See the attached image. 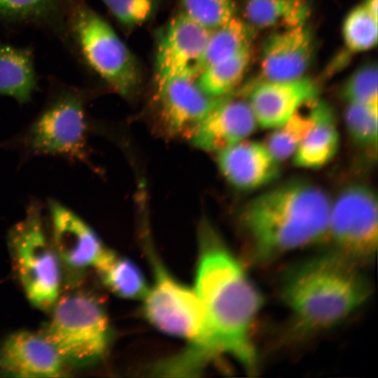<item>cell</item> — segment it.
<instances>
[{
    "mask_svg": "<svg viewBox=\"0 0 378 378\" xmlns=\"http://www.w3.org/2000/svg\"><path fill=\"white\" fill-rule=\"evenodd\" d=\"M199 240L194 290L204 309L209 352L213 358L229 356L254 373L258 361L251 331L262 295L206 220L200 225Z\"/></svg>",
    "mask_w": 378,
    "mask_h": 378,
    "instance_id": "cell-1",
    "label": "cell"
},
{
    "mask_svg": "<svg viewBox=\"0 0 378 378\" xmlns=\"http://www.w3.org/2000/svg\"><path fill=\"white\" fill-rule=\"evenodd\" d=\"M330 204L321 186L299 178L255 195L239 214L252 260L265 263L325 241Z\"/></svg>",
    "mask_w": 378,
    "mask_h": 378,
    "instance_id": "cell-2",
    "label": "cell"
},
{
    "mask_svg": "<svg viewBox=\"0 0 378 378\" xmlns=\"http://www.w3.org/2000/svg\"><path fill=\"white\" fill-rule=\"evenodd\" d=\"M371 291L360 265L332 249L289 267L279 286L281 299L302 333L343 322L366 302Z\"/></svg>",
    "mask_w": 378,
    "mask_h": 378,
    "instance_id": "cell-3",
    "label": "cell"
},
{
    "mask_svg": "<svg viewBox=\"0 0 378 378\" xmlns=\"http://www.w3.org/2000/svg\"><path fill=\"white\" fill-rule=\"evenodd\" d=\"M61 40L112 90L132 96L140 83L136 59L111 24L84 0H74Z\"/></svg>",
    "mask_w": 378,
    "mask_h": 378,
    "instance_id": "cell-4",
    "label": "cell"
},
{
    "mask_svg": "<svg viewBox=\"0 0 378 378\" xmlns=\"http://www.w3.org/2000/svg\"><path fill=\"white\" fill-rule=\"evenodd\" d=\"M85 98L82 90L51 80L41 110L22 132L10 140V146L24 156L85 160L88 132Z\"/></svg>",
    "mask_w": 378,
    "mask_h": 378,
    "instance_id": "cell-5",
    "label": "cell"
},
{
    "mask_svg": "<svg viewBox=\"0 0 378 378\" xmlns=\"http://www.w3.org/2000/svg\"><path fill=\"white\" fill-rule=\"evenodd\" d=\"M45 337L64 361L88 365L106 354L111 340L108 318L97 300L84 293L58 298Z\"/></svg>",
    "mask_w": 378,
    "mask_h": 378,
    "instance_id": "cell-6",
    "label": "cell"
},
{
    "mask_svg": "<svg viewBox=\"0 0 378 378\" xmlns=\"http://www.w3.org/2000/svg\"><path fill=\"white\" fill-rule=\"evenodd\" d=\"M14 265L28 300L42 309L59 298L61 261L44 230L41 208L31 201L23 220L9 234Z\"/></svg>",
    "mask_w": 378,
    "mask_h": 378,
    "instance_id": "cell-7",
    "label": "cell"
},
{
    "mask_svg": "<svg viewBox=\"0 0 378 378\" xmlns=\"http://www.w3.org/2000/svg\"><path fill=\"white\" fill-rule=\"evenodd\" d=\"M326 240L332 250L360 266L372 260L377 248L378 202L370 186L350 183L331 199Z\"/></svg>",
    "mask_w": 378,
    "mask_h": 378,
    "instance_id": "cell-8",
    "label": "cell"
},
{
    "mask_svg": "<svg viewBox=\"0 0 378 378\" xmlns=\"http://www.w3.org/2000/svg\"><path fill=\"white\" fill-rule=\"evenodd\" d=\"M143 299L144 314L155 328L188 340V346L210 358L204 309L194 289L155 264L153 284Z\"/></svg>",
    "mask_w": 378,
    "mask_h": 378,
    "instance_id": "cell-9",
    "label": "cell"
},
{
    "mask_svg": "<svg viewBox=\"0 0 378 378\" xmlns=\"http://www.w3.org/2000/svg\"><path fill=\"white\" fill-rule=\"evenodd\" d=\"M210 31L182 13L169 21L156 48V87L174 78H197L202 69Z\"/></svg>",
    "mask_w": 378,
    "mask_h": 378,
    "instance_id": "cell-10",
    "label": "cell"
},
{
    "mask_svg": "<svg viewBox=\"0 0 378 378\" xmlns=\"http://www.w3.org/2000/svg\"><path fill=\"white\" fill-rule=\"evenodd\" d=\"M320 87L307 76L288 80H258L242 91L258 126L272 130L307 103L318 97Z\"/></svg>",
    "mask_w": 378,
    "mask_h": 378,
    "instance_id": "cell-11",
    "label": "cell"
},
{
    "mask_svg": "<svg viewBox=\"0 0 378 378\" xmlns=\"http://www.w3.org/2000/svg\"><path fill=\"white\" fill-rule=\"evenodd\" d=\"M315 52V38L307 23L276 29L262 46L258 80H288L305 76Z\"/></svg>",
    "mask_w": 378,
    "mask_h": 378,
    "instance_id": "cell-12",
    "label": "cell"
},
{
    "mask_svg": "<svg viewBox=\"0 0 378 378\" xmlns=\"http://www.w3.org/2000/svg\"><path fill=\"white\" fill-rule=\"evenodd\" d=\"M222 97L189 132L190 142L207 152H218L253 134L258 127L244 96Z\"/></svg>",
    "mask_w": 378,
    "mask_h": 378,
    "instance_id": "cell-13",
    "label": "cell"
},
{
    "mask_svg": "<svg viewBox=\"0 0 378 378\" xmlns=\"http://www.w3.org/2000/svg\"><path fill=\"white\" fill-rule=\"evenodd\" d=\"M52 243L61 261L74 270L94 267L105 251L97 233L79 216L55 200L48 201Z\"/></svg>",
    "mask_w": 378,
    "mask_h": 378,
    "instance_id": "cell-14",
    "label": "cell"
},
{
    "mask_svg": "<svg viewBox=\"0 0 378 378\" xmlns=\"http://www.w3.org/2000/svg\"><path fill=\"white\" fill-rule=\"evenodd\" d=\"M218 169L232 187L253 191L277 179L281 163L265 142L244 139L216 153Z\"/></svg>",
    "mask_w": 378,
    "mask_h": 378,
    "instance_id": "cell-15",
    "label": "cell"
},
{
    "mask_svg": "<svg viewBox=\"0 0 378 378\" xmlns=\"http://www.w3.org/2000/svg\"><path fill=\"white\" fill-rule=\"evenodd\" d=\"M64 360L45 335L21 330L0 347V372L20 377H58Z\"/></svg>",
    "mask_w": 378,
    "mask_h": 378,
    "instance_id": "cell-16",
    "label": "cell"
},
{
    "mask_svg": "<svg viewBox=\"0 0 378 378\" xmlns=\"http://www.w3.org/2000/svg\"><path fill=\"white\" fill-rule=\"evenodd\" d=\"M156 89L161 117L174 134L189 133L220 99L206 94L194 78H174Z\"/></svg>",
    "mask_w": 378,
    "mask_h": 378,
    "instance_id": "cell-17",
    "label": "cell"
},
{
    "mask_svg": "<svg viewBox=\"0 0 378 378\" xmlns=\"http://www.w3.org/2000/svg\"><path fill=\"white\" fill-rule=\"evenodd\" d=\"M340 144V131L334 110L327 102L318 99L315 124L291 159L297 167L320 169L333 160Z\"/></svg>",
    "mask_w": 378,
    "mask_h": 378,
    "instance_id": "cell-18",
    "label": "cell"
},
{
    "mask_svg": "<svg viewBox=\"0 0 378 378\" xmlns=\"http://www.w3.org/2000/svg\"><path fill=\"white\" fill-rule=\"evenodd\" d=\"M74 0H0V28L34 27L61 36Z\"/></svg>",
    "mask_w": 378,
    "mask_h": 378,
    "instance_id": "cell-19",
    "label": "cell"
},
{
    "mask_svg": "<svg viewBox=\"0 0 378 378\" xmlns=\"http://www.w3.org/2000/svg\"><path fill=\"white\" fill-rule=\"evenodd\" d=\"M37 88L32 50L0 41V96L24 104L31 101Z\"/></svg>",
    "mask_w": 378,
    "mask_h": 378,
    "instance_id": "cell-20",
    "label": "cell"
},
{
    "mask_svg": "<svg viewBox=\"0 0 378 378\" xmlns=\"http://www.w3.org/2000/svg\"><path fill=\"white\" fill-rule=\"evenodd\" d=\"M244 20L253 29H279L306 24L308 0H244Z\"/></svg>",
    "mask_w": 378,
    "mask_h": 378,
    "instance_id": "cell-21",
    "label": "cell"
},
{
    "mask_svg": "<svg viewBox=\"0 0 378 378\" xmlns=\"http://www.w3.org/2000/svg\"><path fill=\"white\" fill-rule=\"evenodd\" d=\"M105 286L125 299L144 298L148 288L139 267L131 260L105 249L94 265Z\"/></svg>",
    "mask_w": 378,
    "mask_h": 378,
    "instance_id": "cell-22",
    "label": "cell"
},
{
    "mask_svg": "<svg viewBox=\"0 0 378 378\" xmlns=\"http://www.w3.org/2000/svg\"><path fill=\"white\" fill-rule=\"evenodd\" d=\"M253 56L252 45L232 56L209 64L196 78L201 89L213 98H222L234 92L243 80Z\"/></svg>",
    "mask_w": 378,
    "mask_h": 378,
    "instance_id": "cell-23",
    "label": "cell"
},
{
    "mask_svg": "<svg viewBox=\"0 0 378 378\" xmlns=\"http://www.w3.org/2000/svg\"><path fill=\"white\" fill-rule=\"evenodd\" d=\"M319 97L307 103L282 125L270 130L264 141L280 162L291 158L315 124Z\"/></svg>",
    "mask_w": 378,
    "mask_h": 378,
    "instance_id": "cell-24",
    "label": "cell"
},
{
    "mask_svg": "<svg viewBox=\"0 0 378 378\" xmlns=\"http://www.w3.org/2000/svg\"><path fill=\"white\" fill-rule=\"evenodd\" d=\"M254 31L255 29L244 19L237 16L211 30L204 50L202 69L252 45Z\"/></svg>",
    "mask_w": 378,
    "mask_h": 378,
    "instance_id": "cell-25",
    "label": "cell"
},
{
    "mask_svg": "<svg viewBox=\"0 0 378 378\" xmlns=\"http://www.w3.org/2000/svg\"><path fill=\"white\" fill-rule=\"evenodd\" d=\"M378 17L361 3L345 16L342 32L344 46L350 53H359L377 46Z\"/></svg>",
    "mask_w": 378,
    "mask_h": 378,
    "instance_id": "cell-26",
    "label": "cell"
},
{
    "mask_svg": "<svg viewBox=\"0 0 378 378\" xmlns=\"http://www.w3.org/2000/svg\"><path fill=\"white\" fill-rule=\"evenodd\" d=\"M344 126L350 141L358 148L377 155L378 106L346 104Z\"/></svg>",
    "mask_w": 378,
    "mask_h": 378,
    "instance_id": "cell-27",
    "label": "cell"
},
{
    "mask_svg": "<svg viewBox=\"0 0 378 378\" xmlns=\"http://www.w3.org/2000/svg\"><path fill=\"white\" fill-rule=\"evenodd\" d=\"M180 3L181 13L209 30L237 16L233 0H180Z\"/></svg>",
    "mask_w": 378,
    "mask_h": 378,
    "instance_id": "cell-28",
    "label": "cell"
},
{
    "mask_svg": "<svg viewBox=\"0 0 378 378\" xmlns=\"http://www.w3.org/2000/svg\"><path fill=\"white\" fill-rule=\"evenodd\" d=\"M342 95L346 104L378 106V74L372 62L360 66L345 81Z\"/></svg>",
    "mask_w": 378,
    "mask_h": 378,
    "instance_id": "cell-29",
    "label": "cell"
},
{
    "mask_svg": "<svg viewBox=\"0 0 378 378\" xmlns=\"http://www.w3.org/2000/svg\"><path fill=\"white\" fill-rule=\"evenodd\" d=\"M121 24L134 27L143 24L152 15L156 0H102Z\"/></svg>",
    "mask_w": 378,
    "mask_h": 378,
    "instance_id": "cell-30",
    "label": "cell"
},
{
    "mask_svg": "<svg viewBox=\"0 0 378 378\" xmlns=\"http://www.w3.org/2000/svg\"><path fill=\"white\" fill-rule=\"evenodd\" d=\"M362 3L374 15L378 17V0H363Z\"/></svg>",
    "mask_w": 378,
    "mask_h": 378,
    "instance_id": "cell-31",
    "label": "cell"
}]
</instances>
